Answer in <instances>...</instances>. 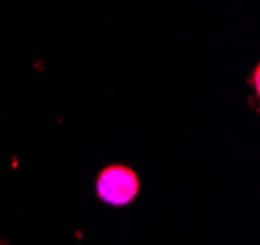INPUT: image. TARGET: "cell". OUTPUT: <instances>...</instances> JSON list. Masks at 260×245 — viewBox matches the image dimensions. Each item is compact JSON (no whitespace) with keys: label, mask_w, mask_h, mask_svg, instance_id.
I'll list each match as a JSON object with an SVG mask.
<instances>
[{"label":"cell","mask_w":260,"mask_h":245,"mask_svg":"<svg viewBox=\"0 0 260 245\" xmlns=\"http://www.w3.org/2000/svg\"><path fill=\"white\" fill-rule=\"evenodd\" d=\"M95 189L103 203L111 204V206H124L138 197L140 179L130 168L111 166L99 173Z\"/></svg>","instance_id":"obj_1"}]
</instances>
